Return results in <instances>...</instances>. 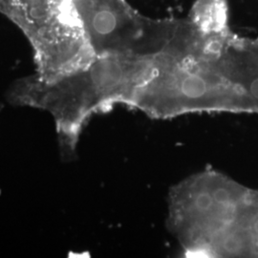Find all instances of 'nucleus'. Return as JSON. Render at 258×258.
I'll return each instance as SVG.
<instances>
[{
	"mask_svg": "<svg viewBox=\"0 0 258 258\" xmlns=\"http://www.w3.org/2000/svg\"><path fill=\"white\" fill-rule=\"evenodd\" d=\"M167 226L189 257H258V191L207 168L169 191Z\"/></svg>",
	"mask_w": 258,
	"mask_h": 258,
	"instance_id": "1",
	"label": "nucleus"
},
{
	"mask_svg": "<svg viewBox=\"0 0 258 258\" xmlns=\"http://www.w3.org/2000/svg\"><path fill=\"white\" fill-rule=\"evenodd\" d=\"M157 57L96 56L85 68L52 82L35 75L17 81L9 99L17 105L47 111L55 121L63 155H74L80 136L93 115L116 104L131 107L139 87L152 76Z\"/></svg>",
	"mask_w": 258,
	"mask_h": 258,
	"instance_id": "2",
	"label": "nucleus"
},
{
	"mask_svg": "<svg viewBox=\"0 0 258 258\" xmlns=\"http://www.w3.org/2000/svg\"><path fill=\"white\" fill-rule=\"evenodd\" d=\"M132 108L156 119L196 112L256 113L246 94L210 58L162 55L134 96Z\"/></svg>",
	"mask_w": 258,
	"mask_h": 258,
	"instance_id": "3",
	"label": "nucleus"
},
{
	"mask_svg": "<svg viewBox=\"0 0 258 258\" xmlns=\"http://www.w3.org/2000/svg\"><path fill=\"white\" fill-rule=\"evenodd\" d=\"M0 14L27 38L36 77L52 82L90 64L96 57L73 0H0Z\"/></svg>",
	"mask_w": 258,
	"mask_h": 258,
	"instance_id": "4",
	"label": "nucleus"
},
{
	"mask_svg": "<svg viewBox=\"0 0 258 258\" xmlns=\"http://www.w3.org/2000/svg\"><path fill=\"white\" fill-rule=\"evenodd\" d=\"M84 35L95 56L153 57L165 54L174 33L143 28L124 0H73Z\"/></svg>",
	"mask_w": 258,
	"mask_h": 258,
	"instance_id": "5",
	"label": "nucleus"
}]
</instances>
